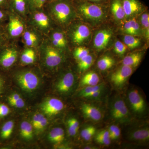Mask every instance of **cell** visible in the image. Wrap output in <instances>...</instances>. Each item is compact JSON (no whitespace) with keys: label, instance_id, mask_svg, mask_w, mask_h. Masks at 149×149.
Here are the masks:
<instances>
[{"label":"cell","instance_id":"6da1fadb","mask_svg":"<svg viewBox=\"0 0 149 149\" xmlns=\"http://www.w3.org/2000/svg\"><path fill=\"white\" fill-rule=\"evenodd\" d=\"M77 17L93 28L106 23L109 17L108 5L94 3L81 0H73Z\"/></svg>","mask_w":149,"mask_h":149},{"label":"cell","instance_id":"7a4b0ae2","mask_svg":"<svg viewBox=\"0 0 149 149\" xmlns=\"http://www.w3.org/2000/svg\"><path fill=\"white\" fill-rule=\"evenodd\" d=\"M47 4L51 18L61 27H68L78 17L73 0H54Z\"/></svg>","mask_w":149,"mask_h":149},{"label":"cell","instance_id":"3957f363","mask_svg":"<svg viewBox=\"0 0 149 149\" xmlns=\"http://www.w3.org/2000/svg\"><path fill=\"white\" fill-rule=\"evenodd\" d=\"M115 30L113 26L106 23L102 24L93 30L90 45L97 52H101L112 47L116 40Z\"/></svg>","mask_w":149,"mask_h":149},{"label":"cell","instance_id":"277c9868","mask_svg":"<svg viewBox=\"0 0 149 149\" xmlns=\"http://www.w3.org/2000/svg\"><path fill=\"white\" fill-rule=\"evenodd\" d=\"M68 27V32L66 33L68 41L75 47H87L90 45L94 28L80 20L74 21Z\"/></svg>","mask_w":149,"mask_h":149},{"label":"cell","instance_id":"5b68a950","mask_svg":"<svg viewBox=\"0 0 149 149\" xmlns=\"http://www.w3.org/2000/svg\"><path fill=\"white\" fill-rule=\"evenodd\" d=\"M40 52L44 65L49 70L58 68L65 59V52L54 47L49 42L42 44Z\"/></svg>","mask_w":149,"mask_h":149},{"label":"cell","instance_id":"8992f818","mask_svg":"<svg viewBox=\"0 0 149 149\" xmlns=\"http://www.w3.org/2000/svg\"><path fill=\"white\" fill-rule=\"evenodd\" d=\"M14 79L19 88L27 94L35 93L41 85L40 76L31 70H23L18 71L15 74Z\"/></svg>","mask_w":149,"mask_h":149},{"label":"cell","instance_id":"52a82bcc","mask_svg":"<svg viewBox=\"0 0 149 149\" xmlns=\"http://www.w3.org/2000/svg\"><path fill=\"white\" fill-rule=\"evenodd\" d=\"M31 23L33 26L39 31L48 33L50 32L52 27V19L49 15L41 10L32 12Z\"/></svg>","mask_w":149,"mask_h":149},{"label":"cell","instance_id":"ba28073f","mask_svg":"<svg viewBox=\"0 0 149 149\" xmlns=\"http://www.w3.org/2000/svg\"><path fill=\"white\" fill-rule=\"evenodd\" d=\"M76 82L75 74L70 70L65 71L60 75L55 84V90L61 95H68L74 88Z\"/></svg>","mask_w":149,"mask_h":149},{"label":"cell","instance_id":"9c48e42d","mask_svg":"<svg viewBox=\"0 0 149 149\" xmlns=\"http://www.w3.org/2000/svg\"><path fill=\"white\" fill-rule=\"evenodd\" d=\"M125 20L136 18L147 10L146 7L140 0H122Z\"/></svg>","mask_w":149,"mask_h":149},{"label":"cell","instance_id":"30bf717a","mask_svg":"<svg viewBox=\"0 0 149 149\" xmlns=\"http://www.w3.org/2000/svg\"><path fill=\"white\" fill-rule=\"evenodd\" d=\"M64 108L61 100L56 98H50L43 102L40 109L43 113L47 116H53L60 113Z\"/></svg>","mask_w":149,"mask_h":149},{"label":"cell","instance_id":"8fae6325","mask_svg":"<svg viewBox=\"0 0 149 149\" xmlns=\"http://www.w3.org/2000/svg\"><path fill=\"white\" fill-rule=\"evenodd\" d=\"M133 68L122 65L111 74L110 77L111 83L116 88H121L133 73Z\"/></svg>","mask_w":149,"mask_h":149},{"label":"cell","instance_id":"7c38bea8","mask_svg":"<svg viewBox=\"0 0 149 149\" xmlns=\"http://www.w3.org/2000/svg\"><path fill=\"white\" fill-rule=\"evenodd\" d=\"M50 42L55 47L64 52L68 50V41L66 33L60 29L51 30Z\"/></svg>","mask_w":149,"mask_h":149},{"label":"cell","instance_id":"4fadbf2b","mask_svg":"<svg viewBox=\"0 0 149 149\" xmlns=\"http://www.w3.org/2000/svg\"><path fill=\"white\" fill-rule=\"evenodd\" d=\"M111 115L118 121H125L129 118L130 114L128 108L122 99H116L112 104Z\"/></svg>","mask_w":149,"mask_h":149},{"label":"cell","instance_id":"5bb4252c","mask_svg":"<svg viewBox=\"0 0 149 149\" xmlns=\"http://www.w3.org/2000/svg\"><path fill=\"white\" fill-rule=\"evenodd\" d=\"M121 34L143 37V31L138 18L125 20L120 24Z\"/></svg>","mask_w":149,"mask_h":149},{"label":"cell","instance_id":"9a60e30c","mask_svg":"<svg viewBox=\"0 0 149 149\" xmlns=\"http://www.w3.org/2000/svg\"><path fill=\"white\" fill-rule=\"evenodd\" d=\"M13 13L9 16L8 30L11 37L16 38L23 34L25 30V26L20 16Z\"/></svg>","mask_w":149,"mask_h":149},{"label":"cell","instance_id":"2e32d148","mask_svg":"<svg viewBox=\"0 0 149 149\" xmlns=\"http://www.w3.org/2000/svg\"><path fill=\"white\" fill-rule=\"evenodd\" d=\"M128 99L131 109L135 113L141 114L145 111L146 103L138 90L134 89L130 91L128 93Z\"/></svg>","mask_w":149,"mask_h":149},{"label":"cell","instance_id":"e0dca14e","mask_svg":"<svg viewBox=\"0 0 149 149\" xmlns=\"http://www.w3.org/2000/svg\"><path fill=\"white\" fill-rule=\"evenodd\" d=\"M109 10L112 17L118 24L120 25L125 20L122 0H110L109 3Z\"/></svg>","mask_w":149,"mask_h":149},{"label":"cell","instance_id":"ac0fdd59","mask_svg":"<svg viewBox=\"0 0 149 149\" xmlns=\"http://www.w3.org/2000/svg\"><path fill=\"white\" fill-rule=\"evenodd\" d=\"M18 56V51L15 48L5 49L0 54V65L4 68H9L16 62Z\"/></svg>","mask_w":149,"mask_h":149},{"label":"cell","instance_id":"d6986e66","mask_svg":"<svg viewBox=\"0 0 149 149\" xmlns=\"http://www.w3.org/2000/svg\"><path fill=\"white\" fill-rule=\"evenodd\" d=\"M22 39L27 47L35 48L41 43V36L35 29L25 30L22 34Z\"/></svg>","mask_w":149,"mask_h":149},{"label":"cell","instance_id":"ffe728a7","mask_svg":"<svg viewBox=\"0 0 149 149\" xmlns=\"http://www.w3.org/2000/svg\"><path fill=\"white\" fill-rule=\"evenodd\" d=\"M81 110L85 117L94 121H99L102 117V112L97 107L88 104H84Z\"/></svg>","mask_w":149,"mask_h":149},{"label":"cell","instance_id":"44dd1931","mask_svg":"<svg viewBox=\"0 0 149 149\" xmlns=\"http://www.w3.org/2000/svg\"><path fill=\"white\" fill-rule=\"evenodd\" d=\"M10 8L19 16H25L29 11L28 0H9Z\"/></svg>","mask_w":149,"mask_h":149},{"label":"cell","instance_id":"7402d4cb","mask_svg":"<svg viewBox=\"0 0 149 149\" xmlns=\"http://www.w3.org/2000/svg\"><path fill=\"white\" fill-rule=\"evenodd\" d=\"M143 53L142 51H134L128 54L122 60V65L134 68L138 66L141 62Z\"/></svg>","mask_w":149,"mask_h":149},{"label":"cell","instance_id":"603a6c76","mask_svg":"<svg viewBox=\"0 0 149 149\" xmlns=\"http://www.w3.org/2000/svg\"><path fill=\"white\" fill-rule=\"evenodd\" d=\"M142 37L122 34L121 41L125 44L128 49L130 50H133L141 47L142 46L143 40Z\"/></svg>","mask_w":149,"mask_h":149},{"label":"cell","instance_id":"cb8c5ba5","mask_svg":"<svg viewBox=\"0 0 149 149\" xmlns=\"http://www.w3.org/2000/svg\"><path fill=\"white\" fill-rule=\"evenodd\" d=\"M129 136L131 141L139 142L148 141L149 139V128L144 127L133 130L129 134Z\"/></svg>","mask_w":149,"mask_h":149},{"label":"cell","instance_id":"d4e9b609","mask_svg":"<svg viewBox=\"0 0 149 149\" xmlns=\"http://www.w3.org/2000/svg\"><path fill=\"white\" fill-rule=\"evenodd\" d=\"M143 31V37L148 42L149 39V14L146 10L137 17Z\"/></svg>","mask_w":149,"mask_h":149},{"label":"cell","instance_id":"484cf974","mask_svg":"<svg viewBox=\"0 0 149 149\" xmlns=\"http://www.w3.org/2000/svg\"><path fill=\"white\" fill-rule=\"evenodd\" d=\"M34 128L31 124L27 120H24L21 123L19 127L20 136L22 139L26 141H30L33 139Z\"/></svg>","mask_w":149,"mask_h":149},{"label":"cell","instance_id":"4316f807","mask_svg":"<svg viewBox=\"0 0 149 149\" xmlns=\"http://www.w3.org/2000/svg\"><path fill=\"white\" fill-rule=\"evenodd\" d=\"M115 62V60L111 56L104 55L97 62V67L101 71H106L112 68Z\"/></svg>","mask_w":149,"mask_h":149},{"label":"cell","instance_id":"83f0119b","mask_svg":"<svg viewBox=\"0 0 149 149\" xmlns=\"http://www.w3.org/2000/svg\"><path fill=\"white\" fill-rule=\"evenodd\" d=\"M100 81L98 74L94 71H90L87 72L82 77L81 84L83 86H95L98 85Z\"/></svg>","mask_w":149,"mask_h":149},{"label":"cell","instance_id":"f1b7e54d","mask_svg":"<svg viewBox=\"0 0 149 149\" xmlns=\"http://www.w3.org/2000/svg\"><path fill=\"white\" fill-rule=\"evenodd\" d=\"M36 53L34 48L27 47L24 49L20 57V61L24 65H30L36 61Z\"/></svg>","mask_w":149,"mask_h":149},{"label":"cell","instance_id":"f546056e","mask_svg":"<svg viewBox=\"0 0 149 149\" xmlns=\"http://www.w3.org/2000/svg\"><path fill=\"white\" fill-rule=\"evenodd\" d=\"M48 138L51 142L55 143H60L65 139L64 130L61 127L52 128L49 133Z\"/></svg>","mask_w":149,"mask_h":149},{"label":"cell","instance_id":"4dcf8cb0","mask_svg":"<svg viewBox=\"0 0 149 149\" xmlns=\"http://www.w3.org/2000/svg\"><path fill=\"white\" fill-rule=\"evenodd\" d=\"M8 102L12 107L17 109L24 107L25 103L23 98L17 93H13L8 97Z\"/></svg>","mask_w":149,"mask_h":149},{"label":"cell","instance_id":"1f68e13d","mask_svg":"<svg viewBox=\"0 0 149 149\" xmlns=\"http://www.w3.org/2000/svg\"><path fill=\"white\" fill-rule=\"evenodd\" d=\"M15 127L13 120H9L4 123L1 129L0 136L3 140L9 139L13 133Z\"/></svg>","mask_w":149,"mask_h":149},{"label":"cell","instance_id":"d6a6232c","mask_svg":"<svg viewBox=\"0 0 149 149\" xmlns=\"http://www.w3.org/2000/svg\"><path fill=\"white\" fill-rule=\"evenodd\" d=\"M95 140L96 142L101 145L109 146L111 140L110 138L108 130H103L99 131L98 133L96 134Z\"/></svg>","mask_w":149,"mask_h":149},{"label":"cell","instance_id":"836d02e7","mask_svg":"<svg viewBox=\"0 0 149 149\" xmlns=\"http://www.w3.org/2000/svg\"><path fill=\"white\" fill-rule=\"evenodd\" d=\"M94 62V56L91 53L78 61V68L80 72H83L88 70Z\"/></svg>","mask_w":149,"mask_h":149},{"label":"cell","instance_id":"e575fe53","mask_svg":"<svg viewBox=\"0 0 149 149\" xmlns=\"http://www.w3.org/2000/svg\"><path fill=\"white\" fill-rule=\"evenodd\" d=\"M104 84H100L95 86H86L83 88L79 93V95L82 97L88 99L91 94L96 91L104 90Z\"/></svg>","mask_w":149,"mask_h":149},{"label":"cell","instance_id":"d590c367","mask_svg":"<svg viewBox=\"0 0 149 149\" xmlns=\"http://www.w3.org/2000/svg\"><path fill=\"white\" fill-rule=\"evenodd\" d=\"M112 47L113 52L119 56H123L127 52L128 48L121 40L116 39Z\"/></svg>","mask_w":149,"mask_h":149},{"label":"cell","instance_id":"8d00e7d4","mask_svg":"<svg viewBox=\"0 0 149 149\" xmlns=\"http://www.w3.org/2000/svg\"><path fill=\"white\" fill-rule=\"evenodd\" d=\"M68 129L70 136H75L79 129V121L74 118H71L67 121Z\"/></svg>","mask_w":149,"mask_h":149},{"label":"cell","instance_id":"74e56055","mask_svg":"<svg viewBox=\"0 0 149 149\" xmlns=\"http://www.w3.org/2000/svg\"><path fill=\"white\" fill-rule=\"evenodd\" d=\"M90 54V49L85 46L76 47L73 52L74 58L78 61H80Z\"/></svg>","mask_w":149,"mask_h":149},{"label":"cell","instance_id":"f35d334b","mask_svg":"<svg viewBox=\"0 0 149 149\" xmlns=\"http://www.w3.org/2000/svg\"><path fill=\"white\" fill-rule=\"evenodd\" d=\"M48 0H28L29 10L31 12L43 9Z\"/></svg>","mask_w":149,"mask_h":149},{"label":"cell","instance_id":"ab89813d","mask_svg":"<svg viewBox=\"0 0 149 149\" xmlns=\"http://www.w3.org/2000/svg\"><path fill=\"white\" fill-rule=\"evenodd\" d=\"M110 138L111 140H117L120 137V128L116 125H111L109 128Z\"/></svg>","mask_w":149,"mask_h":149},{"label":"cell","instance_id":"60d3db41","mask_svg":"<svg viewBox=\"0 0 149 149\" xmlns=\"http://www.w3.org/2000/svg\"><path fill=\"white\" fill-rule=\"evenodd\" d=\"M48 124V120L47 117L44 114H42L37 131L39 132L42 131L45 129L47 126Z\"/></svg>","mask_w":149,"mask_h":149},{"label":"cell","instance_id":"b9f144b4","mask_svg":"<svg viewBox=\"0 0 149 149\" xmlns=\"http://www.w3.org/2000/svg\"><path fill=\"white\" fill-rule=\"evenodd\" d=\"M10 112L9 108L4 104H0V118L5 117L8 115Z\"/></svg>","mask_w":149,"mask_h":149},{"label":"cell","instance_id":"7bdbcfd3","mask_svg":"<svg viewBox=\"0 0 149 149\" xmlns=\"http://www.w3.org/2000/svg\"><path fill=\"white\" fill-rule=\"evenodd\" d=\"M95 129H96L95 128L94 126H88V127L84 128L82 130L81 132V136H82V138L84 139L90 132H91V131H93V130H95Z\"/></svg>","mask_w":149,"mask_h":149},{"label":"cell","instance_id":"ee69618b","mask_svg":"<svg viewBox=\"0 0 149 149\" xmlns=\"http://www.w3.org/2000/svg\"><path fill=\"white\" fill-rule=\"evenodd\" d=\"M94 3L101 5H108L110 0H81Z\"/></svg>","mask_w":149,"mask_h":149},{"label":"cell","instance_id":"f6af8a7d","mask_svg":"<svg viewBox=\"0 0 149 149\" xmlns=\"http://www.w3.org/2000/svg\"><path fill=\"white\" fill-rule=\"evenodd\" d=\"M9 0H0V7L5 5L9 2Z\"/></svg>","mask_w":149,"mask_h":149},{"label":"cell","instance_id":"bcb514c9","mask_svg":"<svg viewBox=\"0 0 149 149\" xmlns=\"http://www.w3.org/2000/svg\"><path fill=\"white\" fill-rule=\"evenodd\" d=\"M3 82L1 77H0V95L2 93L3 90Z\"/></svg>","mask_w":149,"mask_h":149},{"label":"cell","instance_id":"7dc6e473","mask_svg":"<svg viewBox=\"0 0 149 149\" xmlns=\"http://www.w3.org/2000/svg\"><path fill=\"white\" fill-rule=\"evenodd\" d=\"M5 17V13L1 10L0 9V21L2 20Z\"/></svg>","mask_w":149,"mask_h":149},{"label":"cell","instance_id":"c3c4849f","mask_svg":"<svg viewBox=\"0 0 149 149\" xmlns=\"http://www.w3.org/2000/svg\"><path fill=\"white\" fill-rule=\"evenodd\" d=\"M54 1V0H48V2H49L52 1Z\"/></svg>","mask_w":149,"mask_h":149}]
</instances>
